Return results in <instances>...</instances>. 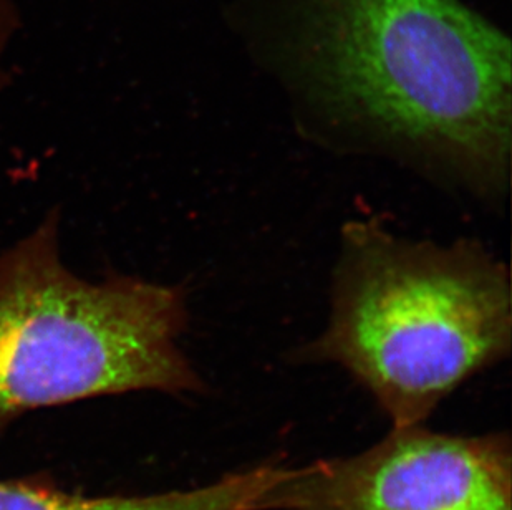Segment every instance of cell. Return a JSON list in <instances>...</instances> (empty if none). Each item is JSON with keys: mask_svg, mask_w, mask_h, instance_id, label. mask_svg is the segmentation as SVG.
Listing matches in <instances>:
<instances>
[{"mask_svg": "<svg viewBox=\"0 0 512 510\" xmlns=\"http://www.w3.org/2000/svg\"><path fill=\"white\" fill-rule=\"evenodd\" d=\"M60 216L0 252V436L35 409L131 391H204L181 350L183 285L73 274L60 257Z\"/></svg>", "mask_w": 512, "mask_h": 510, "instance_id": "3", "label": "cell"}, {"mask_svg": "<svg viewBox=\"0 0 512 510\" xmlns=\"http://www.w3.org/2000/svg\"><path fill=\"white\" fill-rule=\"evenodd\" d=\"M262 510H512L511 439L392 428L362 453L282 466Z\"/></svg>", "mask_w": 512, "mask_h": 510, "instance_id": "4", "label": "cell"}, {"mask_svg": "<svg viewBox=\"0 0 512 510\" xmlns=\"http://www.w3.org/2000/svg\"><path fill=\"white\" fill-rule=\"evenodd\" d=\"M276 464L229 472L216 481L146 496H87L49 482L0 481V510H261Z\"/></svg>", "mask_w": 512, "mask_h": 510, "instance_id": "5", "label": "cell"}, {"mask_svg": "<svg viewBox=\"0 0 512 510\" xmlns=\"http://www.w3.org/2000/svg\"><path fill=\"white\" fill-rule=\"evenodd\" d=\"M312 92L362 153L501 203L511 174V44L459 0H309Z\"/></svg>", "mask_w": 512, "mask_h": 510, "instance_id": "1", "label": "cell"}, {"mask_svg": "<svg viewBox=\"0 0 512 510\" xmlns=\"http://www.w3.org/2000/svg\"><path fill=\"white\" fill-rule=\"evenodd\" d=\"M511 347L508 265L471 239L418 241L372 217L342 227L329 322L295 358L339 365L406 428Z\"/></svg>", "mask_w": 512, "mask_h": 510, "instance_id": "2", "label": "cell"}, {"mask_svg": "<svg viewBox=\"0 0 512 510\" xmlns=\"http://www.w3.org/2000/svg\"><path fill=\"white\" fill-rule=\"evenodd\" d=\"M15 25H17V15H15L14 5L10 4V0H0V92L9 83V75L5 73L2 58H4L5 47L14 34Z\"/></svg>", "mask_w": 512, "mask_h": 510, "instance_id": "6", "label": "cell"}]
</instances>
